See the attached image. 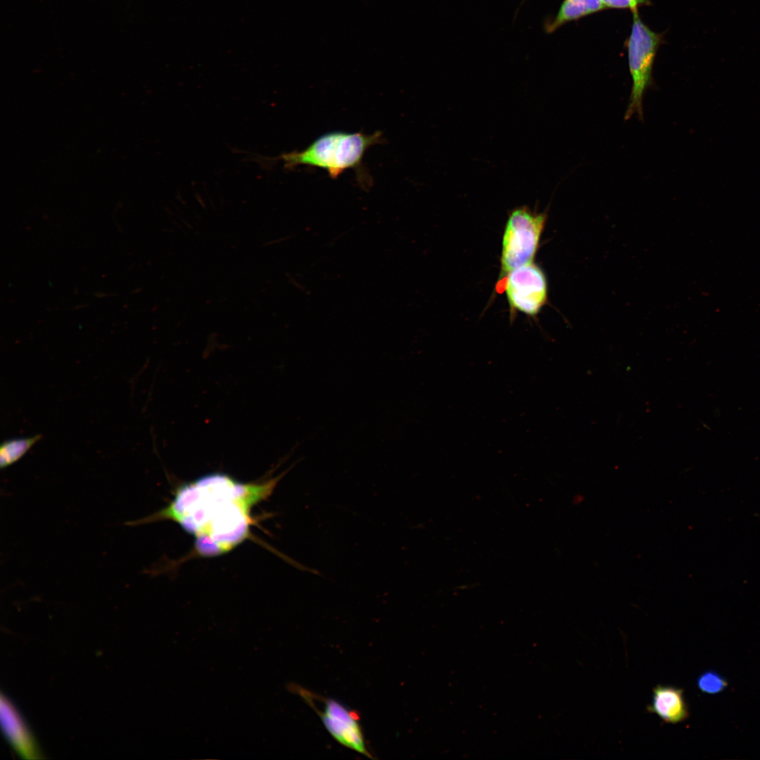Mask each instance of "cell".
<instances>
[{
	"label": "cell",
	"instance_id": "1",
	"mask_svg": "<svg viewBox=\"0 0 760 760\" xmlns=\"http://www.w3.org/2000/svg\"><path fill=\"white\" fill-rule=\"evenodd\" d=\"M286 472L262 483H251L239 482L221 473L208 474L181 486L166 507L125 524L172 520L194 537L200 555H221L247 538L251 509L270 495Z\"/></svg>",
	"mask_w": 760,
	"mask_h": 760
},
{
	"label": "cell",
	"instance_id": "2",
	"mask_svg": "<svg viewBox=\"0 0 760 760\" xmlns=\"http://www.w3.org/2000/svg\"><path fill=\"white\" fill-rule=\"evenodd\" d=\"M381 141L382 134L379 131L371 134L362 132H330L317 137L302 151L282 153L274 159L281 160L287 169L300 165L322 169L334 179L352 169L364 181L366 179L362 168L365 154L371 146Z\"/></svg>",
	"mask_w": 760,
	"mask_h": 760
},
{
	"label": "cell",
	"instance_id": "3",
	"mask_svg": "<svg viewBox=\"0 0 760 760\" xmlns=\"http://www.w3.org/2000/svg\"><path fill=\"white\" fill-rule=\"evenodd\" d=\"M546 217L545 213L526 206L511 212L502 237L500 279L509 272L533 263Z\"/></svg>",
	"mask_w": 760,
	"mask_h": 760
},
{
	"label": "cell",
	"instance_id": "4",
	"mask_svg": "<svg viewBox=\"0 0 760 760\" xmlns=\"http://www.w3.org/2000/svg\"><path fill=\"white\" fill-rule=\"evenodd\" d=\"M661 42L660 34L653 32L633 13L631 32L628 42V58L632 87L625 119L633 115L642 120L643 97L652 82V68Z\"/></svg>",
	"mask_w": 760,
	"mask_h": 760
},
{
	"label": "cell",
	"instance_id": "5",
	"mask_svg": "<svg viewBox=\"0 0 760 760\" xmlns=\"http://www.w3.org/2000/svg\"><path fill=\"white\" fill-rule=\"evenodd\" d=\"M499 282L512 310L537 315L547 300V284L543 270L533 263L509 272Z\"/></svg>",
	"mask_w": 760,
	"mask_h": 760
},
{
	"label": "cell",
	"instance_id": "6",
	"mask_svg": "<svg viewBox=\"0 0 760 760\" xmlns=\"http://www.w3.org/2000/svg\"><path fill=\"white\" fill-rule=\"evenodd\" d=\"M316 696L322 703V709L314 704H308L319 716L331 737L340 745L374 759L367 747L359 714L336 699Z\"/></svg>",
	"mask_w": 760,
	"mask_h": 760
},
{
	"label": "cell",
	"instance_id": "7",
	"mask_svg": "<svg viewBox=\"0 0 760 760\" xmlns=\"http://www.w3.org/2000/svg\"><path fill=\"white\" fill-rule=\"evenodd\" d=\"M3 733L13 750L25 759H43L37 741L20 713L3 693L0 697Z\"/></svg>",
	"mask_w": 760,
	"mask_h": 760
},
{
	"label": "cell",
	"instance_id": "8",
	"mask_svg": "<svg viewBox=\"0 0 760 760\" xmlns=\"http://www.w3.org/2000/svg\"><path fill=\"white\" fill-rule=\"evenodd\" d=\"M647 711L671 724L683 722L689 716L683 689L671 685H657L653 688L652 700Z\"/></svg>",
	"mask_w": 760,
	"mask_h": 760
},
{
	"label": "cell",
	"instance_id": "9",
	"mask_svg": "<svg viewBox=\"0 0 760 760\" xmlns=\"http://www.w3.org/2000/svg\"><path fill=\"white\" fill-rule=\"evenodd\" d=\"M600 0H564L555 17L545 25V30L551 33L564 24L604 8Z\"/></svg>",
	"mask_w": 760,
	"mask_h": 760
},
{
	"label": "cell",
	"instance_id": "10",
	"mask_svg": "<svg viewBox=\"0 0 760 760\" xmlns=\"http://www.w3.org/2000/svg\"><path fill=\"white\" fill-rule=\"evenodd\" d=\"M42 435L4 441L0 448V466L6 468L20 460L37 441Z\"/></svg>",
	"mask_w": 760,
	"mask_h": 760
},
{
	"label": "cell",
	"instance_id": "11",
	"mask_svg": "<svg viewBox=\"0 0 760 760\" xmlns=\"http://www.w3.org/2000/svg\"><path fill=\"white\" fill-rule=\"evenodd\" d=\"M697 686L700 691L709 695L722 692L727 686L724 678L714 671H707L697 678Z\"/></svg>",
	"mask_w": 760,
	"mask_h": 760
},
{
	"label": "cell",
	"instance_id": "12",
	"mask_svg": "<svg viewBox=\"0 0 760 760\" xmlns=\"http://www.w3.org/2000/svg\"><path fill=\"white\" fill-rule=\"evenodd\" d=\"M606 7L617 8H630L633 13H636L638 6L647 3L646 0H600Z\"/></svg>",
	"mask_w": 760,
	"mask_h": 760
}]
</instances>
